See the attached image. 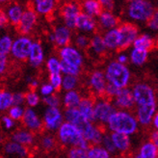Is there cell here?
<instances>
[{
    "label": "cell",
    "instance_id": "obj_55",
    "mask_svg": "<svg viewBox=\"0 0 158 158\" xmlns=\"http://www.w3.org/2000/svg\"><path fill=\"white\" fill-rule=\"evenodd\" d=\"M115 61H117L118 63H120V64H122V65H126L129 61L128 55L124 52H120L117 55V58Z\"/></svg>",
    "mask_w": 158,
    "mask_h": 158
},
{
    "label": "cell",
    "instance_id": "obj_54",
    "mask_svg": "<svg viewBox=\"0 0 158 158\" xmlns=\"http://www.w3.org/2000/svg\"><path fill=\"white\" fill-rule=\"evenodd\" d=\"M100 5L102 8V11H108V12H113L114 7H115V3L111 0H101Z\"/></svg>",
    "mask_w": 158,
    "mask_h": 158
},
{
    "label": "cell",
    "instance_id": "obj_24",
    "mask_svg": "<svg viewBox=\"0 0 158 158\" xmlns=\"http://www.w3.org/2000/svg\"><path fill=\"white\" fill-rule=\"evenodd\" d=\"M35 134L25 128H20L15 130L12 135V141L26 148L32 146L35 143Z\"/></svg>",
    "mask_w": 158,
    "mask_h": 158
},
{
    "label": "cell",
    "instance_id": "obj_22",
    "mask_svg": "<svg viewBox=\"0 0 158 158\" xmlns=\"http://www.w3.org/2000/svg\"><path fill=\"white\" fill-rule=\"evenodd\" d=\"M109 134L117 152L125 153L129 151L131 148L130 136L124 135V134H120V133H109Z\"/></svg>",
    "mask_w": 158,
    "mask_h": 158
},
{
    "label": "cell",
    "instance_id": "obj_30",
    "mask_svg": "<svg viewBox=\"0 0 158 158\" xmlns=\"http://www.w3.org/2000/svg\"><path fill=\"white\" fill-rule=\"evenodd\" d=\"M81 12L85 15H88L92 18H98L102 12L100 2L98 0H86L80 5Z\"/></svg>",
    "mask_w": 158,
    "mask_h": 158
},
{
    "label": "cell",
    "instance_id": "obj_59",
    "mask_svg": "<svg viewBox=\"0 0 158 158\" xmlns=\"http://www.w3.org/2000/svg\"><path fill=\"white\" fill-rule=\"evenodd\" d=\"M3 14V9H2V7H1V5H0V15H1Z\"/></svg>",
    "mask_w": 158,
    "mask_h": 158
},
{
    "label": "cell",
    "instance_id": "obj_23",
    "mask_svg": "<svg viewBox=\"0 0 158 158\" xmlns=\"http://www.w3.org/2000/svg\"><path fill=\"white\" fill-rule=\"evenodd\" d=\"M102 39H103V42L107 50H111V51L120 50L121 38H120V33H118V27L105 31L103 35H102Z\"/></svg>",
    "mask_w": 158,
    "mask_h": 158
},
{
    "label": "cell",
    "instance_id": "obj_13",
    "mask_svg": "<svg viewBox=\"0 0 158 158\" xmlns=\"http://www.w3.org/2000/svg\"><path fill=\"white\" fill-rule=\"evenodd\" d=\"M88 86L94 94L98 98L104 97L105 88L107 86V81L103 70L94 69L88 76Z\"/></svg>",
    "mask_w": 158,
    "mask_h": 158
},
{
    "label": "cell",
    "instance_id": "obj_7",
    "mask_svg": "<svg viewBox=\"0 0 158 158\" xmlns=\"http://www.w3.org/2000/svg\"><path fill=\"white\" fill-rule=\"evenodd\" d=\"M34 41L32 38L25 35H19L13 40L10 55L13 59L19 62H23L28 59L29 53L32 48Z\"/></svg>",
    "mask_w": 158,
    "mask_h": 158
},
{
    "label": "cell",
    "instance_id": "obj_8",
    "mask_svg": "<svg viewBox=\"0 0 158 158\" xmlns=\"http://www.w3.org/2000/svg\"><path fill=\"white\" fill-rule=\"evenodd\" d=\"M43 127L49 132L57 131L61 124L65 122L64 112L61 111L59 107H46L42 118Z\"/></svg>",
    "mask_w": 158,
    "mask_h": 158
},
{
    "label": "cell",
    "instance_id": "obj_53",
    "mask_svg": "<svg viewBox=\"0 0 158 158\" xmlns=\"http://www.w3.org/2000/svg\"><path fill=\"white\" fill-rule=\"evenodd\" d=\"M26 82L29 85V87L31 88V90H36L40 87V81L39 79H37L36 77L32 76V75H28L26 76Z\"/></svg>",
    "mask_w": 158,
    "mask_h": 158
},
{
    "label": "cell",
    "instance_id": "obj_27",
    "mask_svg": "<svg viewBox=\"0 0 158 158\" xmlns=\"http://www.w3.org/2000/svg\"><path fill=\"white\" fill-rule=\"evenodd\" d=\"M155 45V40L149 34H139V36L134 41L132 47L142 50H146L148 52L151 51Z\"/></svg>",
    "mask_w": 158,
    "mask_h": 158
},
{
    "label": "cell",
    "instance_id": "obj_51",
    "mask_svg": "<svg viewBox=\"0 0 158 158\" xmlns=\"http://www.w3.org/2000/svg\"><path fill=\"white\" fill-rule=\"evenodd\" d=\"M25 102L24 99V94L22 93H15L13 94V105H18V106H23Z\"/></svg>",
    "mask_w": 158,
    "mask_h": 158
},
{
    "label": "cell",
    "instance_id": "obj_26",
    "mask_svg": "<svg viewBox=\"0 0 158 158\" xmlns=\"http://www.w3.org/2000/svg\"><path fill=\"white\" fill-rule=\"evenodd\" d=\"M81 99V94L76 90H73L65 92L61 98V101L63 105L66 107V109H75L78 107Z\"/></svg>",
    "mask_w": 158,
    "mask_h": 158
},
{
    "label": "cell",
    "instance_id": "obj_44",
    "mask_svg": "<svg viewBox=\"0 0 158 158\" xmlns=\"http://www.w3.org/2000/svg\"><path fill=\"white\" fill-rule=\"evenodd\" d=\"M43 102L46 105V107H51V108H55V107H59L61 104V98L58 96L57 94H54L52 96L46 97V98H42Z\"/></svg>",
    "mask_w": 158,
    "mask_h": 158
},
{
    "label": "cell",
    "instance_id": "obj_48",
    "mask_svg": "<svg viewBox=\"0 0 158 158\" xmlns=\"http://www.w3.org/2000/svg\"><path fill=\"white\" fill-rule=\"evenodd\" d=\"M1 123L3 128L6 130H12L15 127V122L12 120L8 115H4L1 117Z\"/></svg>",
    "mask_w": 158,
    "mask_h": 158
},
{
    "label": "cell",
    "instance_id": "obj_40",
    "mask_svg": "<svg viewBox=\"0 0 158 158\" xmlns=\"http://www.w3.org/2000/svg\"><path fill=\"white\" fill-rule=\"evenodd\" d=\"M25 108L23 106H18V105H12L9 109H8V116H9L12 120L15 122L21 121L23 114H24Z\"/></svg>",
    "mask_w": 158,
    "mask_h": 158
},
{
    "label": "cell",
    "instance_id": "obj_37",
    "mask_svg": "<svg viewBox=\"0 0 158 158\" xmlns=\"http://www.w3.org/2000/svg\"><path fill=\"white\" fill-rule=\"evenodd\" d=\"M45 67L49 74L61 73V61L58 56H51L45 62Z\"/></svg>",
    "mask_w": 158,
    "mask_h": 158
},
{
    "label": "cell",
    "instance_id": "obj_16",
    "mask_svg": "<svg viewBox=\"0 0 158 158\" xmlns=\"http://www.w3.org/2000/svg\"><path fill=\"white\" fill-rule=\"evenodd\" d=\"M22 124L24 128L31 132H39L43 129L42 118L38 115L34 108H25L24 114L22 117Z\"/></svg>",
    "mask_w": 158,
    "mask_h": 158
},
{
    "label": "cell",
    "instance_id": "obj_32",
    "mask_svg": "<svg viewBox=\"0 0 158 158\" xmlns=\"http://www.w3.org/2000/svg\"><path fill=\"white\" fill-rule=\"evenodd\" d=\"M148 51L134 48V47H132V49L130 50L128 55L129 62L136 67H142L143 65H145L146 62L148 61Z\"/></svg>",
    "mask_w": 158,
    "mask_h": 158
},
{
    "label": "cell",
    "instance_id": "obj_19",
    "mask_svg": "<svg viewBox=\"0 0 158 158\" xmlns=\"http://www.w3.org/2000/svg\"><path fill=\"white\" fill-rule=\"evenodd\" d=\"M97 22H98V27L104 30V32L108 30L117 28L120 25V19H118V18L113 12H108V11H102L98 17Z\"/></svg>",
    "mask_w": 158,
    "mask_h": 158
},
{
    "label": "cell",
    "instance_id": "obj_3",
    "mask_svg": "<svg viewBox=\"0 0 158 158\" xmlns=\"http://www.w3.org/2000/svg\"><path fill=\"white\" fill-rule=\"evenodd\" d=\"M56 132L57 141L62 146L69 148H80L83 149H88L90 147V144L85 140L78 128L68 122L63 123Z\"/></svg>",
    "mask_w": 158,
    "mask_h": 158
},
{
    "label": "cell",
    "instance_id": "obj_46",
    "mask_svg": "<svg viewBox=\"0 0 158 158\" xmlns=\"http://www.w3.org/2000/svg\"><path fill=\"white\" fill-rule=\"evenodd\" d=\"M39 94H40V97H41V98H46V97H49V96H52V94H55V89L53 88V87L48 83V82H46V83H43L42 85H40L39 87Z\"/></svg>",
    "mask_w": 158,
    "mask_h": 158
},
{
    "label": "cell",
    "instance_id": "obj_10",
    "mask_svg": "<svg viewBox=\"0 0 158 158\" xmlns=\"http://www.w3.org/2000/svg\"><path fill=\"white\" fill-rule=\"evenodd\" d=\"M81 7L76 2H67L60 8V15L63 19V24L70 30L75 29L76 20L80 15Z\"/></svg>",
    "mask_w": 158,
    "mask_h": 158
},
{
    "label": "cell",
    "instance_id": "obj_42",
    "mask_svg": "<svg viewBox=\"0 0 158 158\" xmlns=\"http://www.w3.org/2000/svg\"><path fill=\"white\" fill-rule=\"evenodd\" d=\"M80 73H81V69L61 62V74L62 75H73V76L78 77V75Z\"/></svg>",
    "mask_w": 158,
    "mask_h": 158
},
{
    "label": "cell",
    "instance_id": "obj_29",
    "mask_svg": "<svg viewBox=\"0 0 158 158\" xmlns=\"http://www.w3.org/2000/svg\"><path fill=\"white\" fill-rule=\"evenodd\" d=\"M89 49L96 56H102L106 53L107 48L104 44L103 39H102V35L94 34L92 36V38H90Z\"/></svg>",
    "mask_w": 158,
    "mask_h": 158
},
{
    "label": "cell",
    "instance_id": "obj_49",
    "mask_svg": "<svg viewBox=\"0 0 158 158\" xmlns=\"http://www.w3.org/2000/svg\"><path fill=\"white\" fill-rule=\"evenodd\" d=\"M148 26L153 31H158V9L154 10L151 19L148 20Z\"/></svg>",
    "mask_w": 158,
    "mask_h": 158
},
{
    "label": "cell",
    "instance_id": "obj_6",
    "mask_svg": "<svg viewBox=\"0 0 158 158\" xmlns=\"http://www.w3.org/2000/svg\"><path fill=\"white\" fill-rule=\"evenodd\" d=\"M112 100L105 97H99L94 99V122L98 125H106L109 118L116 111Z\"/></svg>",
    "mask_w": 158,
    "mask_h": 158
},
{
    "label": "cell",
    "instance_id": "obj_47",
    "mask_svg": "<svg viewBox=\"0 0 158 158\" xmlns=\"http://www.w3.org/2000/svg\"><path fill=\"white\" fill-rule=\"evenodd\" d=\"M62 80H63V75L61 73L49 74L48 83L55 89V91L61 89V87H62Z\"/></svg>",
    "mask_w": 158,
    "mask_h": 158
},
{
    "label": "cell",
    "instance_id": "obj_38",
    "mask_svg": "<svg viewBox=\"0 0 158 158\" xmlns=\"http://www.w3.org/2000/svg\"><path fill=\"white\" fill-rule=\"evenodd\" d=\"M13 40L14 39L8 34H3L0 36V55L8 56L10 54Z\"/></svg>",
    "mask_w": 158,
    "mask_h": 158
},
{
    "label": "cell",
    "instance_id": "obj_58",
    "mask_svg": "<svg viewBox=\"0 0 158 158\" xmlns=\"http://www.w3.org/2000/svg\"><path fill=\"white\" fill-rule=\"evenodd\" d=\"M152 124V127L154 128V130L158 131V111H156V113L153 116Z\"/></svg>",
    "mask_w": 158,
    "mask_h": 158
},
{
    "label": "cell",
    "instance_id": "obj_34",
    "mask_svg": "<svg viewBox=\"0 0 158 158\" xmlns=\"http://www.w3.org/2000/svg\"><path fill=\"white\" fill-rule=\"evenodd\" d=\"M13 105V94L6 90H0V113L8 111Z\"/></svg>",
    "mask_w": 158,
    "mask_h": 158
},
{
    "label": "cell",
    "instance_id": "obj_21",
    "mask_svg": "<svg viewBox=\"0 0 158 158\" xmlns=\"http://www.w3.org/2000/svg\"><path fill=\"white\" fill-rule=\"evenodd\" d=\"M24 10H25V8L19 3H17V2L10 3L6 7L5 12H4L8 22L12 25L18 26Z\"/></svg>",
    "mask_w": 158,
    "mask_h": 158
},
{
    "label": "cell",
    "instance_id": "obj_50",
    "mask_svg": "<svg viewBox=\"0 0 158 158\" xmlns=\"http://www.w3.org/2000/svg\"><path fill=\"white\" fill-rule=\"evenodd\" d=\"M120 90L121 89H118L117 87L107 83V86L105 88V92H104V97L109 98V99H112L117 96V94L118 93V91H120Z\"/></svg>",
    "mask_w": 158,
    "mask_h": 158
},
{
    "label": "cell",
    "instance_id": "obj_9",
    "mask_svg": "<svg viewBox=\"0 0 158 158\" xmlns=\"http://www.w3.org/2000/svg\"><path fill=\"white\" fill-rule=\"evenodd\" d=\"M58 58L61 62L79 69H82L84 64V56L81 50H79L72 44L59 48Z\"/></svg>",
    "mask_w": 158,
    "mask_h": 158
},
{
    "label": "cell",
    "instance_id": "obj_43",
    "mask_svg": "<svg viewBox=\"0 0 158 158\" xmlns=\"http://www.w3.org/2000/svg\"><path fill=\"white\" fill-rule=\"evenodd\" d=\"M67 158H88L87 149L80 148H70L68 149Z\"/></svg>",
    "mask_w": 158,
    "mask_h": 158
},
{
    "label": "cell",
    "instance_id": "obj_60",
    "mask_svg": "<svg viewBox=\"0 0 158 158\" xmlns=\"http://www.w3.org/2000/svg\"><path fill=\"white\" fill-rule=\"evenodd\" d=\"M2 142H3V137L0 135V143H2Z\"/></svg>",
    "mask_w": 158,
    "mask_h": 158
},
{
    "label": "cell",
    "instance_id": "obj_36",
    "mask_svg": "<svg viewBox=\"0 0 158 158\" xmlns=\"http://www.w3.org/2000/svg\"><path fill=\"white\" fill-rule=\"evenodd\" d=\"M24 103L27 105L28 108H35L42 100L39 93L36 90H30L26 94H24Z\"/></svg>",
    "mask_w": 158,
    "mask_h": 158
},
{
    "label": "cell",
    "instance_id": "obj_12",
    "mask_svg": "<svg viewBox=\"0 0 158 158\" xmlns=\"http://www.w3.org/2000/svg\"><path fill=\"white\" fill-rule=\"evenodd\" d=\"M72 40L73 31L66 27L64 24H57L56 26H54L52 31L48 34V41L58 46L59 48L70 44Z\"/></svg>",
    "mask_w": 158,
    "mask_h": 158
},
{
    "label": "cell",
    "instance_id": "obj_57",
    "mask_svg": "<svg viewBox=\"0 0 158 158\" xmlns=\"http://www.w3.org/2000/svg\"><path fill=\"white\" fill-rule=\"evenodd\" d=\"M8 23H9V22H8L6 15H5V14H4V12H3V14H2L1 15H0V31L3 30V29L7 26Z\"/></svg>",
    "mask_w": 158,
    "mask_h": 158
},
{
    "label": "cell",
    "instance_id": "obj_45",
    "mask_svg": "<svg viewBox=\"0 0 158 158\" xmlns=\"http://www.w3.org/2000/svg\"><path fill=\"white\" fill-rule=\"evenodd\" d=\"M100 146L103 147L110 154L117 153L115 147H114V145L112 143V140H111V138H110V134L109 133H104V135H103L102 140H101Z\"/></svg>",
    "mask_w": 158,
    "mask_h": 158
},
{
    "label": "cell",
    "instance_id": "obj_2",
    "mask_svg": "<svg viewBox=\"0 0 158 158\" xmlns=\"http://www.w3.org/2000/svg\"><path fill=\"white\" fill-rule=\"evenodd\" d=\"M139 123L133 113L123 110H116L109 118L106 127L110 133H120L132 136L139 129Z\"/></svg>",
    "mask_w": 158,
    "mask_h": 158
},
{
    "label": "cell",
    "instance_id": "obj_25",
    "mask_svg": "<svg viewBox=\"0 0 158 158\" xmlns=\"http://www.w3.org/2000/svg\"><path fill=\"white\" fill-rule=\"evenodd\" d=\"M4 152L8 155L18 156L19 158H26L29 154L28 148L15 143L14 141L7 142L4 146Z\"/></svg>",
    "mask_w": 158,
    "mask_h": 158
},
{
    "label": "cell",
    "instance_id": "obj_20",
    "mask_svg": "<svg viewBox=\"0 0 158 158\" xmlns=\"http://www.w3.org/2000/svg\"><path fill=\"white\" fill-rule=\"evenodd\" d=\"M56 5L57 2L54 0H35L32 2L31 8L38 15H40L44 17H48L54 13Z\"/></svg>",
    "mask_w": 158,
    "mask_h": 158
},
{
    "label": "cell",
    "instance_id": "obj_4",
    "mask_svg": "<svg viewBox=\"0 0 158 158\" xmlns=\"http://www.w3.org/2000/svg\"><path fill=\"white\" fill-rule=\"evenodd\" d=\"M103 73L107 83L117 87L118 89L128 88L131 80V73L126 65H122L115 60L110 61Z\"/></svg>",
    "mask_w": 158,
    "mask_h": 158
},
{
    "label": "cell",
    "instance_id": "obj_1",
    "mask_svg": "<svg viewBox=\"0 0 158 158\" xmlns=\"http://www.w3.org/2000/svg\"><path fill=\"white\" fill-rule=\"evenodd\" d=\"M131 91L136 109L134 115L139 124L143 126L151 125L157 111V98L153 87L146 82H138L134 84Z\"/></svg>",
    "mask_w": 158,
    "mask_h": 158
},
{
    "label": "cell",
    "instance_id": "obj_61",
    "mask_svg": "<svg viewBox=\"0 0 158 158\" xmlns=\"http://www.w3.org/2000/svg\"><path fill=\"white\" fill-rule=\"evenodd\" d=\"M0 158H1V157H0Z\"/></svg>",
    "mask_w": 158,
    "mask_h": 158
},
{
    "label": "cell",
    "instance_id": "obj_11",
    "mask_svg": "<svg viewBox=\"0 0 158 158\" xmlns=\"http://www.w3.org/2000/svg\"><path fill=\"white\" fill-rule=\"evenodd\" d=\"M121 38L120 50H125L132 46L134 41L139 36L138 27L132 22H123L118 26Z\"/></svg>",
    "mask_w": 158,
    "mask_h": 158
},
{
    "label": "cell",
    "instance_id": "obj_17",
    "mask_svg": "<svg viewBox=\"0 0 158 158\" xmlns=\"http://www.w3.org/2000/svg\"><path fill=\"white\" fill-rule=\"evenodd\" d=\"M29 65L34 68H40L45 61V53H44V48L40 42H34L32 48L29 53V56L27 59Z\"/></svg>",
    "mask_w": 158,
    "mask_h": 158
},
{
    "label": "cell",
    "instance_id": "obj_28",
    "mask_svg": "<svg viewBox=\"0 0 158 158\" xmlns=\"http://www.w3.org/2000/svg\"><path fill=\"white\" fill-rule=\"evenodd\" d=\"M133 158H158V151L151 141H146L141 145Z\"/></svg>",
    "mask_w": 158,
    "mask_h": 158
},
{
    "label": "cell",
    "instance_id": "obj_5",
    "mask_svg": "<svg viewBox=\"0 0 158 158\" xmlns=\"http://www.w3.org/2000/svg\"><path fill=\"white\" fill-rule=\"evenodd\" d=\"M154 6L148 0H131L126 7L127 18L136 22H148L154 12Z\"/></svg>",
    "mask_w": 158,
    "mask_h": 158
},
{
    "label": "cell",
    "instance_id": "obj_33",
    "mask_svg": "<svg viewBox=\"0 0 158 158\" xmlns=\"http://www.w3.org/2000/svg\"><path fill=\"white\" fill-rule=\"evenodd\" d=\"M87 154H88V158H111V154L100 145L89 147L87 149Z\"/></svg>",
    "mask_w": 158,
    "mask_h": 158
},
{
    "label": "cell",
    "instance_id": "obj_56",
    "mask_svg": "<svg viewBox=\"0 0 158 158\" xmlns=\"http://www.w3.org/2000/svg\"><path fill=\"white\" fill-rule=\"evenodd\" d=\"M149 141H151L152 143L154 145V147L157 148V151H158V131L153 130V131L151 133V137H149Z\"/></svg>",
    "mask_w": 158,
    "mask_h": 158
},
{
    "label": "cell",
    "instance_id": "obj_39",
    "mask_svg": "<svg viewBox=\"0 0 158 158\" xmlns=\"http://www.w3.org/2000/svg\"><path fill=\"white\" fill-rule=\"evenodd\" d=\"M56 143L57 140L50 133L44 134V135L41 137V140H40V145H41L42 148L44 149V151H51L56 146Z\"/></svg>",
    "mask_w": 158,
    "mask_h": 158
},
{
    "label": "cell",
    "instance_id": "obj_15",
    "mask_svg": "<svg viewBox=\"0 0 158 158\" xmlns=\"http://www.w3.org/2000/svg\"><path fill=\"white\" fill-rule=\"evenodd\" d=\"M38 22V15L32 8H26L18 24V30L20 35L28 36L35 29Z\"/></svg>",
    "mask_w": 158,
    "mask_h": 158
},
{
    "label": "cell",
    "instance_id": "obj_35",
    "mask_svg": "<svg viewBox=\"0 0 158 158\" xmlns=\"http://www.w3.org/2000/svg\"><path fill=\"white\" fill-rule=\"evenodd\" d=\"M79 84V79L77 76L73 75H63V80H62V87L61 89L65 92L69 91H73L77 88Z\"/></svg>",
    "mask_w": 158,
    "mask_h": 158
},
{
    "label": "cell",
    "instance_id": "obj_18",
    "mask_svg": "<svg viewBox=\"0 0 158 158\" xmlns=\"http://www.w3.org/2000/svg\"><path fill=\"white\" fill-rule=\"evenodd\" d=\"M98 28V22L94 18L81 13L76 20L75 29L79 30L81 34H92L96 32Z\"/></svg>",
    "mask_w": 158,
    "mask_h": 158
},
{
    "label": "cell",
    "instance_id": "obj_41",
    "mask_svg": "<svg viewBox=\"0 0 158 158\" xmlns=\"http://www.w3.org/2000/svg\"><path fill=\"white\" fill-rule=\"evenodd\" d=\"M74 46L79 50H83L89 48V44H90V38L85 35L79 33L75 36L74 38Z\"/></svg>",
    "mask_w": 158,
    "mask_h": 158
},
{
    "label": "cell",
    "instance_id": "obj_14",
    "mask_svg": "<svg viewBox=\"0 0 158 158\" xmlns=\"http://www.w3.org/2000/svg\"><path fill=\"white\" fill-rule=\"evenodd\" d=\"M112 103L117 110H123V111H130L135 107V102L131 89L124 88L121 89L117 94V96L111 99Z\"/></svg>",
    "mask_w": 158,
    "mask_h": 158
},
{
    "label": "cell",
    "instance_id": "obj_52",
    "mask_svg": "<svg viewBox=\"0 0 158 158\" xmlns=\"http://www.w3.org/2000/svg\"><path fill=\"white\" fill-rule=\"evenodd\" d=\"M8 64H9L8 56L0 55V76L6 73L7 69H8Z\"/></svg>",
    "mask_w": 158,
    "mask_h": 158
},
{
    "label": "cell",
    "instance_id": "obj_31",
    "mask_svg": "<svg viewBox=\"0 0 158 158\" xmlns=\"http://www.w3.org/2000/svg\"><path fill=\"white\" fill-rule=\"evenodd\" d=\"M94 99L87 97L82 98L80 103H79L77 109L78 111L82 114L83 117H85L87 120H89L93 123L94 122Z\"/></svg>",
    "mask_w": 158,
    "mask_h": 158
}]
</instances>
